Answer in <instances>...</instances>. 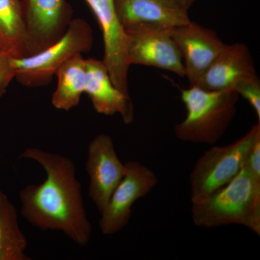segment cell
<instances>
[{"instance_id": "6da1fadb", "label": "cell", "mask_w": 260, "mask_h": 260, "mask_svg": "<svg viewBox=\"0 0 260 260\" xmlns=\"http://www.w3.org/2000/svg\"><path fill=\"white\" fill-rule=\"evenodd\" d=\"M20 157L39 162L47 174L40 184H31L20 191L23 218L41 230L59 231L75 244L86 245L91 237L92 225L74 162L37 148L25 149Z\"/></svg>"}, {"instance_id": "7a4b0ae2", "label": "cell", "mask_w": 260, "mask_h": 260, "mask_svg": "<svg viewBox=\"0 0 260 260\" xmlns=\"http://www.w3.org/2000/svg\"><path fill=\"white\" fill-rule=\"evenodd\" d=\"M197 226L214 228L237 224L260 235V179L245 167L230 182L205 200L192 204Z\"/></svg>"}, {"instance_id": "3957f363", "label": "cell", "mask_w": 260, "mask_h": 260, "mask_svg": "<svg viewBox=\"0 0 260 260\" xmlns=\"http://www.w3.org/2000/svg\"><path fill=\"white\" fill-rule=\"evenodd\" d=\"M185 119L174 128L181 141L214 145L223 137L237 113L239 94L233 90H207L189 86L181 92Z\"/></svg>"}, {"instance_id": "277c9868", "label": "cell", "mask_w": 260, "mask_h": 260, "mask_svg": "<svg viewBox=\"0 0 260 260\" xmlns=\"http://www.w3.org/2000/svg\"><path fill=\"white\" fill-rule=\"evenodd\" d=\"M93 42L90 25L83 19H73L62 37L50 47L32 55L12 57L15 78L28 88L49 85L61 65L75 56L88 52Z\"/></svg>"}, {"instance_id": "5b68a950", "label": "cell", "mask_w": 260, "mask_h": 260, "mask_svg": "<svg viewBox=\"0 0 260 260\" xmlns=\"http://www.w3.org/2000/svg\"><path fill=\"white\" fill-rule=\"evenodd\" d=\"M260 138V121L240 139L206 150L190 174L191 201L199 203L233 180L242 170L248 154Z\"/></svg>"}, {"instance_id": "8992f818", "label": "cell", "mask_w": 260, "mask_h": 260, "mask_svg": "<svg viewBox=\"0 0 260 260\" xmlns=\"http://www.w3.org/2000/svg\"><path fill=\"white\" fill-rule=\"evenodd\" d=\"M126 172L101 213L99 228L104 235H114L129 223L133 205L158 184L156 174L136 160L126 162Z\"/></svg>"}, {"instance_id": "52a82bcc", "label": "cell", "mask_w": 260, "mask_h": 260, "mask_svg": "<svg viewBox=\"0 0 260 260\" xmlns=\"http://www.w3.org/2000/svg\"><path fill=\"white\" fill-rule=\"evenodd\" d=\"M172 29L140 26L126 30L129 64L154 67L185 77L180 51L171 34Z\"/></svg>"}, {"instance_id": "ba28073f", "label": "cell", "mask_w": 260, "mask_h": 260, "mask_svg": "<svg viewBox=\"0 0 260 260\" xmlns=\"http://www.w3.org/2000/svg\"><path fill=\"white\" fill-rule=\"evenodd\" d=\"M29 55L50 47L62 37L73 20L67 0H21Z\"/></svg>"}, {"instance_id": "9c48e42d", "label": "cell", "mask_w": 260, "mask_h": 260, "mask_svg": "<svg viewBox=\"0 0 260 260\" xmlns=\"http://www.w3.org/2000/svg\"><path fill=\"white\" fill-rule=\"evenodd\" d=\"M93 12L102 31L104 64L113 84L125 96L130 98L126 57L127 34L118 18L114 0H85Z\"/></svg>"}, {"instance_id": "30bf717a", "label": "cell", "mask_w": 260, "mask_h": 260, "mask_svg": "<svg viewBox=\"0 0 260 260\" xmlns=\"http://www.w3.org/2000/svg\"><path fill=\"white\" fill-rule=\"evenodd\" d=\"M86 171L90 177L89 196L101 214L126 172L125 164L118 157L114 142L109 135H97L90 142Z\"/></svg>"}, {"instance_id": "8fae6325", "label": "cell", "mask_w": 260, "mask_h": 260, "mask_svg": "<svg viewBox=\"0 0 260 260\" xmlns=\"http://www.w3.org/2000/svg\"><path fill=\"white\" fill-rule=\"evenodd\" d=\"M171 34L180 51L189 86H193L216 59L225 44L214 30L192 21L173 28Z\"/></svg>"}, {"instance_id": "7c38bea8", "label": "cell", "mask_w": 260, "mask_h": 260, "mask_svg": "<svg viewBox=\"0 0 260 260\" xmlns=\"http://www.w3.org/2000/svg\"><path fill=\"white\" fill-rule=\"evenodd\" d=\"M124 30L140 26L172 29L191 21L188 10L174 0H114Z\"/></svg>"}, {"instance_id": "4fadbf2b", "label": "cell", "mask_w": 260, "mask_h": 260, "mask_svg": "<svg viewBox=\"0 0 260 260\" xmlns=\"http://www.w3.org/2000/svg\"><path fill=\"white\" fill-rule=\"evenodd\" d=\"M99 114H119L125 124L134 119L131 99L125 96L114 86L104 61L94 58L85 59V91Z\"/></svg>"}, {"instance_id": "5bb4252c", "label": "cell", "mask_w": 260, "mask_h": 260, "mask_svg": "<svg viewBox=\"0 0 260 260\" xmlns=\"http://www.w3.org/2000/svg\"><path fill=\"white\" fill-rule=\"evenodd\" d=\"M256 75L249 48L242 43H236L225 46L193 86L207 90H233L238 82Z\"/></svg>"}, {"instance_id": "9a60e30c", "label": "cell", "mask_w": 260, "mask_h": 260, "mask_svg": "<svg viewBox=\"0 0 260 260\" xmlns=\"http://www.w3.org/2000/svg\"><path fill=\"white\" fill-rule=\"evenodd\" d=\"M0 49L13 58L29 55L20 0H0Z\"/></svg>"}, {"instance_id": "2e32d148", "label": "cell", "mask_w": 260, "mask_h": 260, "mask_svg": "<svg viewBox=\"0 0 260 260\" xmlns=\"http://www.w3.org/2000/svg\"><path fill=\"white\" fill-rule=\"evenodd\" d=\"M57 85L51 98L56 109L69 111L78 107L85 91V59L79 54L61 65L56 73Z\"/></svg>"}, {"instance_id": "e0dca14e", "label": "cell", "mask_w": 260, "mask_h": 260, "mask_svg": "<svg viewBox=\"0 0 260 260\" xmlns=\"http://www.w3.org/2000/svg\"><path fill=\"white\" fill-rule=\"evenodd\" d=\"M14 205L0 189V260H30Z\"/></svg>"}, {"instance_id": "ac0fdd59", "label": "cell", "mask_w": 260, "mask_h": 260, "mask_svg": "<svg viewBox=\"0 0 260 260\" xmlns=\"http://www.w3.org/2000/svg\"><path fill=\"white\" fill-rule=\"evenodd\" d=\"M233 90L248 101L260 121V81L257 75L238 82Z\"/></svg>"}, {"instance_id": "d6986e66", "label": "cell", "mask_w": 260, "mask_h": 260, "mask_svg": "<svg viewBox=\"0 0 260 260\" xmlns=\"http://www.w3.org/2000/svg\"><path fill=\"white\" fill-rule=\"evenodd\" d=\"M15 78L12 56L0 49V97L5 93L10 82Z\"/></svg>"}, {"instance_id": "ffe728a7", "label": "cell", "mask_w": 260, "mask_h": 260, "mask_svg": "<svg viewBox=\"0 0 260 260\" xmlns=\"http://www.w3.org/2000/svg\"><path fill=\"white\" fill-rule=\"evenodd\" d=\"M244 167L256 179H260V138L251 147Z\"/></svg>"}, {"instance_id": "44dd1931", "label": "cell", "mask_w": 260, "mask_h": 260, "mask_svg": "<svg viewBox=\"0 0 260 260\" xmlns=\"http://www.w3.org/2000/svg\"><path fill=\"white\" fill-rule=\"evenodd\" d=\"M174 1L184 10H188L196 0H174Z\"/></svg>"}]
</instances>
